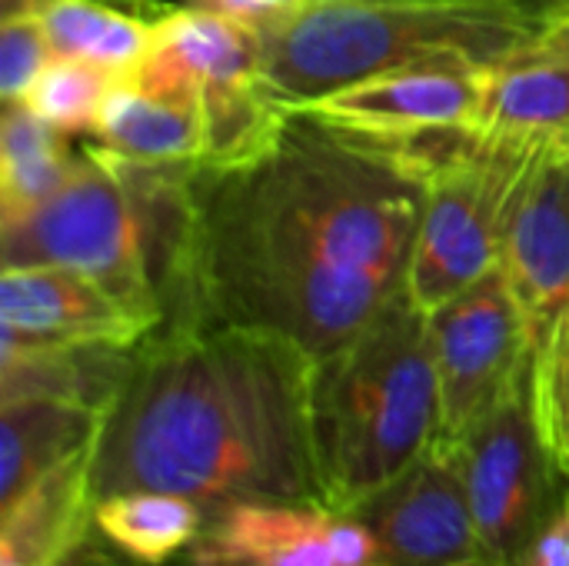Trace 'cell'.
I'll return each mask as SVG.
<instances>
[{
    "mask_svg": "<svg viewBox=\"0 0 569 566\" xmlns=\"http://www.w3.org/2000/svg\"><path fill=\"white\" fill-rule=\"evenodd\" d=\"M313 357L250 327L163 320L100 417L90 500L157 490L203 510L313 504Z\"/></svg>",
    "mask_w": 569,
    "mask_h": 566,
    "instance_id": "obj_2",
    "label": "cell"
},
{
    "mask_svg": "<svg viewBox=\"0 0 569 566\" xmlns=\"http://www.w3.org/2000/svg\"><path fill=\"white\" fill-rule=\"evenodd\" d=\"M477 130L523 147L569 140V0L537 37L487 67Z\"/></svg>",
    "mask_w": 569,
    "mask_h": 566,
    "instance_id": "obj_15",
    "label": "cell"
},
{
    "mask_svg": "<svg viewBox=\"0 0 569 566\" xmlns=\"http://www.w3.org/2000/svg\"><path fill=\"white\" fill-rule=\"evenodd\" d=\"M100 417L90 407L43 397L0 404V510L17 504L50 470L93 450Z\"/></svg>",
    "mask_w": 569,
    "mask_h": 566,
    "instance_id": "obj_20",
    "label": "cell"
},
{
    "mask_svg": "<svg viewBox=\"0 0 569 566\" xmlns=\"http://www.w3.org/2000/svg\"><path fill=\"white\" fill-rule=\"evenodd\" d=\"M567 0H300L250 17L267 80L287 110L357 80L420 67H493Z\"/></svg>",
    "mask_w": 569,
    "mask_h": 566,
    "instance_id": "obj_3",
    "label": "cell"
},
{
    "mask_svg": "<svg viewBox=\"0 0 569 566\" xmlns=\"http://www.w3.org/2000/svg\"><path fill=\"white\" fill-rule=\"evenodd\" d=\"M430 340L440 387V434L433 444L457 450L533 357L527 317L500 264L430 310Z\"/></svg>",
    "mask_w": 569,
    "mask_h": 566,
    "instance_id": "obj_8",
    "label": "cell"
},
{
    "mask_svg": "<svg viewBox=\"0 0 569 566\" xmlns=\"http://www.w3.org/2000/svg\"><path fill=\"white\" fill-rule=\"evenodd\" d=\"M90 454L67 460L0 510V566H67L90 520Z\"/></svg>",
    "mask_w": 569,
    "mask_h": 566,
    "instance_id": "obj_18",
    "label": "cell"
},
{
    "mask_svg": "<svg viewBox=\"0 0 569 566\" xmlns=\"http://www.w3.org/2000/svg\"><path fill=\"white\" fill-rule=\"evenodd\" d=\"M537 147L463 130L410 150L423 170V214L407 294L427 314L500 264L513 193Z\"/></svg>",
    "mask_w": 569,
    "mask_h": 566,
    "instance_id": "obj_5",
    "label": "cell"
},
{
    "mask_svg": "<svg viewBox=\"0 0 569 566\" xmlns=\"http://www.w3.org/2000/svg\"><path fill=\"white\" fill-rule=\"evenodd\" d=\"M157 330L97 280L63 267H0V334L33 344L133 347Z\"/></svg>",
    "mask_w": 569,
    "mask_h": 566,
    "instance_id": "obj_13",
    "label": "cell"
},
{
    "mask_svg": "<svg viewBox=\"0 0 569 566\" xmlns=\"http://www.w3.org/2000/svg\"><path fill=\"white\" fill-rule=\"evenodd\" d=\"M53 0H0V20H13V17H43V10Z\"/></svg>",
    "mask_w": 569,
    "mask_h": 566,
    "instance_id": "obj_27",
    "label": "cell"
},
{
    "mask_svg": "<svg viewBox=\"0 0 569 566\" xmlns=\"http://www.w3.org/2000/svg\"><path fill=\"white\" fill-rule=\"evenodd\" d=\"M420 214L413 153L293 110L243 160L190 170L163 320L267 330L317 360L407 287Z\"/></svg>",
    "mask_w": 569,
    "mask_h": 566,
    "instance_id": "obj_1",
    "label": "cell"
},
{
    "mask_svg": "<svg viewBox=\"0 0 569 566\" xmlns=\"http://www.w3.org/2000/svg\"><path fill=\"white\" fill-rule=\"evenodd\" d=\"M513 566H569V487L547 520L523 544Z\"/></svg>",
    "mask_w": 569,
    "mask_h": 566,
    "instance_id": "obj_25",
    "label": "cell"
},
{
    "mask_svg": "<svg viewBox=\"0 0 569 566\" xmlns=\"http://www.w3.org/2000/svg\"><path fill=\"white\" fill-rule=\"evenodd\" d=\"M113 80V73L80 57H53L20 103H27L40 120L70 137H90Z\"/></svg>",
    "mask_w": 569,
    "mask_h": 566,
    "instance_id": "obj_22",
    "label": "cell"
},
{
    "mask_svg": "<svg viewBox=\"0 0 569 566\" xmlns=\"http://www.w3.org/2000/svg\"><path fill=\"white\" fill-rule=\"evenodd\" d=\"M373 566H380V564H373Z\"/></svg>",
    "mask_w": 569,
    "mask_h": 566,
    "instance_id": "obj_28",
    "label": "cell"
},
{
    "mask_svg": "<svg viewBox=\"0 0 569 566\" xmlns=\"http://www.w3.org/2000/svg\"><path fill=\"white\" fill-rule=\"evenodd\" d=\"M440 434L430 314L407 287L347 344L313 360L310 450L320 507L350 514Z\"/></svg>",
    "mask_w": 569,
    "mask_h": 566,
    "instance_id": "obj_4",
    "label": "cell"
},
{
    "mask_svg": "<svg viewBox=\"0 0 569 566\" xmlns=\"http://www.w3.org/2000/svg\"><path fill=\"white\" fill-rule=\"evenodd\" d=\"M80 147L70 133L40 120L27 103L10 100L0 113V224L50 200L70 170Z\"/></svg>",
    "mask_w": 569,
    "mask_h": 566,
    "instance_id": "obj_21",
    "label": "cell"
},
{
    "mask_svg": "<svg viewBox=\"0 0 569 566\" xmlns=\"http://www.w3.org/2000/svg\"><path fill=\"white\" fill-rule=\"evenodd\" d=\"M373 537L313 504H233L207 510L200 537L170 566H373Z\"/></svg>",
    "mask_w": 569,
    "mask_h": 566,
    "instance_id": "obj_11",
    "label": "cell"
},
{
    "mask_svg": "<svg viewBox=\"0 0 569 566\" xmlns=\"http://www.w3.org/2000/svg\"><path fill=\"white\" fill-rule=\"evenodd\" d=\"M290 3H300V0H183V7L207 10V13H223V17H243V20L280 10V7H290Z\"/></svg>",
    "mask_w": 569,
    "mask_h": 566,
    "instance_id": "obj_26",
    "label": "cell"
},
{
    "mask_svg": "<svg viewBox=\"0 0 569 566\" xmlns=\"http://www.w3.org/2000/svg\"><path fill=\"white\" fill-rule=\"evenodd\" d=\"M143 63L160 67L193 90L207 123L200 167H227L263 147L290 110L277 100L250 20L177 7Z\"/></svg>",
    "mask_w": 569,
    "mask_h": 566,
    "instance_id": "obj_6",
    "label": "cell"
},
{
    "mask_svg": "<svg viewBox=\"0 0 569 566\" xmlns=\"http://www.w3.org/2000/svg\"><path fill=\"white\" fill-rule=\"evenodd\" d=\"M90 143L143 167H200L207 157V123L187 83L143 63L113 80Z\"/></svg>",
    "mask_w": 569,
    "mask_h": 566,
    "instance_id": "obj_14",
    "label": "cell"
},
{
    "mask_svg": "<svg viewBox=\"0 0 569 566\" xmlns=\"http://www.w3.org/2000/svg\"><path fill=\"white\" fill-rule=\"evenodd\" d=\"M493 566H513L523 544L567 494L533 404V357L453 450Z\"/></svg>",
    "mask_w": 569,
    "mask_h": 566,
    "instance_id": "obj_7",
    "label": "cell"
},
{
    "mask_svg": "<svg viewBox=\"0 0 569 566\" xmlns=\"http://www.w3.org/2000/svg\"><path fill=\"white\" fill-rule=\"evenodd\" d=\"M483 90L487 67L420 63L323 93L297 107V113L380 147L417 150L440 137L477 130Z\"/></svg>",
    "mask_w": 569,
    "mask_h": 566,
    "instance_id": "obj_9",
    "label": "cell"
},
{
    "mask_svg": "<svg viewBox=\"0 0 569 566\" xmlns=\"http://www.w3.org/2000/svg\"><path fill=\"white\" fill-rule=\"evenodd\" d=\"M500 270L537 347L569 307V140L533 150L507 214Z\"/></svg>",
    "mask_w": 569,
    "mask_h": 566,
    "instance_id": "obj_12",
    "label": "cell"
},
{
    "mask_svg": "<svg viewBox=\"0 0 569 566\" xmlns=\"http://www.w3.org/2000/svg\"><path fill=\"white\" fill-rule=\"evenodd\" d=\"M53 43L40 17L0 20V97L3 103L23 100L33 80L53 60Z\"/></svg>",
    "mask_w": 569,
    "mask_h": 566,
    "instance_id": "obj_24",
    "label": "cell"
},
{
    "mask_svg": "<svg viewBox=\"0 0 569 566\" xmlns=\"http://www.w3.org/2000/svg\"><path fill=\"white\" fill-rule=\"evenodd\" d=\"M350 517L373 537L380 566H493L460 460L437 444Z\"/></svg>",
    "mask_w": 569,
    "mask_h": 566,
    "instance_id": "obj_10",
    "label": "cell"
},
{
    "mask_svg": "<svg viewBox=\"0 0 569 566\" xmlns=\"http://www.w3.org/2000/svg\"><path fill=\"white\" fill-rule=\"evenodd\" d=\"M533 404L547 447L569 477V307L533 347Z\"/></svg>",
    "mask_w": 569,
    "mask_h": 566,
    "instance_id": "obj_23",
    "label": "cell"
},
{
    "mask_svg": "<svg viewBox=\"0 0 569 566\" xmlns=\"http://www.w3.org/2000/svg\"><path fill=\"white\" fill-rule=\"evenodd\" d=\"M170 0H53L43 27L57 57H80L113 77H127L150 57Z\"/></svg>",
    "mask_w": 569,
    "mask_h": 566,
    "instance_id": "obj_19",
    "label": "cell"
},
{
    "mask_svg": "<svg viewBox=\"0 0 569 566\" xmlns=\"http://www.w3.org/2000/svg\"><path fill=\"white\" fill-rule=\"evenodd\" d=\"M140 344H33L0 334V404L43 397L103 414Z\"/></svg>",
    "mask_w": 569,
    "mask_h": 566,
    "instance_id": "obj_17",
    "label": "cell"
},
{
    "mask_svg": "<svg viewBox=\"0 0 569 566\" xmlns=\"http://www.w3.org/2000/svg\"><path fill=\"white\" fill-rule=\"evenodd\" d=\"M207 510L177 494L127 490L90 504L67 566H170L203 530Z\"/></svg>",
    "mask_w": 569,
    "mask_h": 566,
    "instance_id": "obj_16",
    "label": "cell"
}]
</instances>
